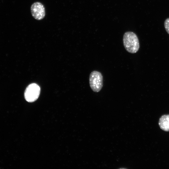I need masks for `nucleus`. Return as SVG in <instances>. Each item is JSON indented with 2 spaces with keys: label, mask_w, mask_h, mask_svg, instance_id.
<instances>
[{
  "label": "nucleus",
  "mask_w": 169,
  "mask_h": 169,
  "mask_svg": "<svg viewBox=\"0 0 169 169\" xmlns=\"http://www.w3.org/2000/svg\"><path fill=\"white\" fill-rule=\"evenodd\" d=\"M123 43L126 50L128 52L136 53L140 48L138 38L134 33L128 31L126 32L123 37Z\"/></svg>",
  "instance_id": "1"
},
{
  "label": "nucleus",
  "mask_w": 169,
  "mask_h": 169,
  "mask_svg": "<svg viewBox=\"0 0 169 169\" xmlns=\"http://www.w3.org/2000/svg\"><path fill=\"white\" fill-rule=\"evenodd\" d=\"M89 83L93 91L99 92L103 86V77L101 73L97 71L92 72L90 75Z\"/></svg>",
  "instance_id": "2"
},
{
  "label": "nucleus",
  "mask_w": 169,
  "mask_h": 169,
  "mask_svg": "<svg viewBox=\"0 0 169 169\" xmlns=\"http://www.w3.org/2000/svg\"><path fill=\"white\" fill-rule=\"evenodd\" d=\"M40 88L37 84L33 83L29 84L26 88L24 94L27 101L33 102L38 97L40 93Z\"/></svg>",
  "instance_id": "3"
},
{
  "label": "nucleus",
  "mask_w": 169,
  "mask_h": 169,
  "mask_svg": "<svg viewBox=\"0 0 169 169\" xmlns=\"http://www.w3.org/2000/svg\"><path fill=\"white\" fill-rule=\"evenodd\" d=\"M31 12L33 17L36 20L43 19L45 15V11L44 5L39 2L33 3L31 7Z\"/></svg>",
  "instance_id": "4"
},
{
  "label": "nucleus",
  "mask_w": 169,
  "mask_h": 169,
  "mask_svg": "<svg viewBox=\"0 0 169 169\" xmlns=\"http://www.w3.org/2000/svg\"><path fill=\"white\" fill-rule=\"evenodd\" d=\"M159 125L163 131H169V114L162 115L160 118Z\"/></svg>",
  "instance_id": "5"
},
{
  "label": "nucleus",
  "mask_w": 169,
  "mask_h": 169,
  "mask_svg": "<svg viewBox=\"0 0 169 169\" xmlns=\"http://www.w3.org/2000/svg\"><path fill=\"white\" fill-rule=\"evenodd\" d=\"M164 25L166 32L169 34V18H167L165 20Z\"/></svg>",
  "instance_id": "6"
}]
</instances>
